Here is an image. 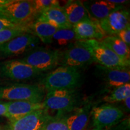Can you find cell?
Here are the masks:
<instances>
[{"mask_svg": "<svg viewBox=\"0 0 130 130\" xmlns=\"http://www.w3.org/2000/svg\"><path fill=\"white\" fill-rule=\"evenodd\" d=\"M100 24L105 34L116 36L118 32L130 26V13L127 9L116 10L111 12Z\"/></svg>", "mask_w": 130, "mask_h": 130, "instance_id": "obj_11", "label": "cell"}, {"mask_svg": "<svg viewBox=\"0 0 130 130\" xmlns=\"http://www.w3.org/2000/svg\"><path fill=\"white\" fill-rule=\"evenodd\" d=\"M45 108L56 110L59 114L72 111L77 104V98L73 89H57L48 91L43 101Z\"/></svg>", "mask_w": 130, "mask_h": 130, "instance_id": "obj_6", "label": "cell"}, {"mask_svg": "<svg viewBox=\"0 0 130 130\" xmlns=\"http://www.w3.org/2000/svg\"><path fill=\"white\" fill-rule=\"evenodd\" d=\"M109 2L113 3V4L117 5H122L124 4H127L129 2V1H126V0H108Z\"/></svg>", "mask_w": 130, "mask_h": 130, "instance_id": "obj_31", "label": "cell"}, {"mask_svg": "<svg viewBox=\"0 0 130 130\" xmlns=\"http://www.w3.org/2000/svg\"><path fill=\"white\" fill-rule=\"evenodd\" d=\"M44 108L43 102H39L31 101H8L7 110L5 117L10 122H13L37 110Z\"/></svg>", "mask_w": 130, "mask_h": 130, "instance_id": "obj_15", "label": "cell"}, {"mask_svg": "<svg viewBox=\"0 0 130 130\" xmlns=\"http://www.w3.org/2000/svg\"><path fill=\"white\" fill-rule=\"evenodd\" d=\"M32 1L37 15L49 8L60 6V1L57 0H35Z\"/></svg>", "mask_w": 130, "mask_h": 130, "instance_id": "obj_26", "label": "cell"}, {"mask_svg": "<svg viewBox=\"0 0 130 130\" xmlns=\"http://www.w3.org/2000/svg\"><path fill=\"white\" fill-rule=\"evenodd\" d=\"M37 21L51 24L58 29H70L72 26L68 22L63 7H54L42 12L38 15Z\"/></svg>", "mask_w": 130, "mask_h": 130, "instance_id": "obj_17", "label": "cell"}, {"mask_svg": "<svg viewBox=\"0 0 130 130\" xmlns=\"http://www.w3.org/2000/svg\"><path fill=\"white\" fill-rule=\"evenodd\" d=\"M40 73L21 60L0 62V77L11 80H28L37 77Z\"/></svg>", "mask_w": 130, "mask_h": 130, "instance_id": "obj_7", "label": "cell"}, {"mask_svg": "<svg viewBox=\"0 0 130 130\" xmlns=\"http://www.w3.org/2000/svg\"><path fill=\"white\" fill-rule=\"evenodd\" d=\"M123 105L125 107L126 111H129L130 110V96L126 98L125 100L123 101Z\"/></svg>", "mask_w": 130, "mask_h": 130, "instance_id": "obj_30", "label": "cell"}, {"mask_svg": "<svg viewBox=\"0 0 130 130\" xmlns=\"http://www.w3.org/2000/svg\"><path fill=\"white\" fill-rule=\"evenodd\" d=\"M62 58V53L58 50L45 47H35L20 59L39 72L54 69Z\"/></svg>", "mask_w": 130, "mask_h": 130, "instance_id": "obj_3", "label": "cell"}, {"mask_svg": "<svg viewBox=\"0 0 130 130\" xmlns=\"http://www.w3.org/2000/svg\"><path fill=\"white\" fill-rule=\"evenodd\" d=\"M96 71L100 78L108 87L116 88L126 83H129V68H105L97 66Z\"/></svg>", "mask_w": 130, "mask_h": 130, "instance_id": "obj_12", "label": "cell"}, {"mask_svg": "<svg viewBox=\"0 0 130 130\" xmlns=\"http://www.w3.org/2000/svg\"><path fill=\"white\" fill-rule=\"evenodd\" d=\"M93 126L96 128H103L113 126L121 121L124 113L121 108L111 104L102 105L91 109Z\"/></svg>", "mask_w": 130, "mask_h": 130, "instance_id": "obj_8", "label": "cell"}, {"mask_svg": "<svg viewBox=\"0 0 130 130\" xmlns=\"http://www.w3.org/2000/svg\"><path fill=\"white\" fill-rule=\"evenodd\" d=\"M91 104H88L77 108L69 116H65L69 130H84L88 124Z\"/></svg>", "mask_w": 130, "mask_h": 130, "instance_id": "obj_18", "label": "cell"}, {"mask_svg": "<svg viewBox=\"0 0 130 130\" xmlns=\"http://www.w3.org/2000/svg\"><path fill=\"white\" fill-rule=\"evenodd\" d=\"M0 13L17 25H30L29 23L37 16L33 1L10 0L0 7Z\"/></svg>", "mask_w": 130, "mask_h": 130, "instance_id": "obj_4", "label": "cell"}, {"mask_svg": "<svg viewBox=\"0 0 130 130\" xmlns=\"http://www.w3.org/2000/svg\"><path fill=\"white\" fill-rule=\"evenodd\" d=\"M81 78L78 68L61 66L47 74L40 85L47 92L57 89H74L79 86Z\"/></svg>", "mask_w": 130, "mask_h": 130, "instance_id": "obj_1", "label": "cell"}, {"mask_svg": "<svg viewBox=\"0 0 130 130\" xmlns=\"http://www.w3.org/2000/svg\"><path fill=\"white\" fill-rule=\"evenodd\" d=\"M9 1L10 0H0V7L7 4V3L9 2Z\"/></svg>", "mask_w": 130, "mask_h": 130, "instance_id": "obj_32", "label": "cell"}, {"mask_svg": "<svg viewBox=\"0 0 130 130\" xmlns=\"http://www.w3.org/2000/svg\"><path fill=\"white\" fill-rule=\"evenodd\" d=\"M76 40L75 32L72 28L70 29H58L53 36V43L59 46H66L74 43Z\"/></svg>", "mask_w": 130, "mask_h": 130, "instance_id": "obj_25", "label": "cell"}, {"mask_svg": "<svg viewBox=\"0 0 130 130\" xmlns=\"http://www.w3.org/2000/svg\"><path fill=\"white\" fill-rule=\"evenodd\" d=\"M50 114L42 109L31 113L16 121L10 122L11 130H42V126Z\"/></svg>", "mask_w": 130, "mask_h": 130, "instance_id": "obj_14", "label": "cell"}, {"mask_svg": "<svg viewBox=\"0 0 130 130\" xmlns=\"http://www.w3.org/2000/svg\"><path fill=\"white\" fill-rule=\"evenodd\" d=\"M92 130H103V129H99V128H93V129H92Z\"/></svg>", "mask_w": 130, "mask_h": 130, "instance_id": "obj_35", "label": "cell"}, {"mask_svg": "<svg viewBox=\"0 0 130 130\" xmlns=\"http://www.w3.org/2000/svg\"><path fill=\"white\" fill-rule=\"evenodd\" d=\"M90 18L98 21L104 19L116 10L123 9L122 5H117L109 2L108 0L82 1Z\"/></svg>", "mask_w": 130, "mask_h": 130, "instance_id": "obj_16", "label": "cell"}, {"mask_svg": "<svg viewBox=\"0 0 130 130\" xmlns=\"http://www.w3.org/2000/svg\"><path fill=\"white\" fill-rule=\"evenodd\" d=\"M61 60L63 66L78 68L90 64L93 59L83 42L75 41L69 45L64 53H62Z\"/></svg>", "mask_w": 130, "mask_h": 130, "instance_id": "obj_9", "label": "cell"}, {"mask_svg": "<svg viewBox=\"0 0 130 130\" xmlns=\"http://www.w3.org/2000/svg\"><path fill=\"white\" fill-rule=\"evenodd\" d=\"M17 26L19 25L12 23L7 18H6L4 16L0 13V31L7 28H13V27H17Z\"/></svg>", "mask_w": 130, "mask_h": 130, "instance_id": "obj_28", "label": "cell"}, {"mask_svg": "<svg viewBox=\"0 0 130 130\" xmlns=\"http://www.w3.org/2000/svg\"><path fill=\"white\" fill-rule=\"evenodd\" d=\"M42 130H69L65 116L59 113L55 116L49 115L42 126Z\"/></svg>", "mask_w": 130, "mask_h": 130, "instance_id": "obj_24", "label": "cell"}, {"mask_svg": "<svg viewBox=\"0 0 130 130\" xmlns=\"http://www.w3.org/2000/svg\"><path fill=\"white\" fill-rule=\"evenodd\" d=\"M1 130H11L10 129V125L9 123L7 125H4V126H3V128H2V129Z\"/></svg>", "mask_w": 130, "mask_h": 130, "instance_id": "obj_33", "label": "cell"}, {"mask_svg": "<svg viewBox=\"0 0 130 130\" xmlns=\"http://www.w3.org/2000/svg\"><path fill=\"white\" fill-rule=\"evenodd\" d=\"M8 107V101L5 102L0 100V118L6 116Z\"/></svg>", "mask_w": 130, "mask_h": 130, "instance_id": "obj_29", "label": "cell"}, {"mask_svg": "<svg viewBox=\"0 0 130 130\" xmlns=\"http://www.w3.org/2000/svg\"><path fill=\"white\" fill-rule=\"evenodd\" d=\"M82 42L90 52L93 61L100 66L105 68H129L130 60L119 57L100 41L90 39Z\"/></svg>", "mask_w": 130, "mask_h": 130, "instance_id": "obj_5", "label": "cell"}, {"mask_svg": "<svg viewBox=\"0 0 130 130\" xmlns=\"http://www.w3.org/2000/svg\"><path fill=\"white\" fill-rule=\"evenodd\" d=\"M100 42L119 57L123 59L130 60L129 46L116 36H108L104 37Z\"/></svg>", "mask_w": 130, "mask_h": 130, "instance_id": "obj_20", "label": "cell"}, {"mask_svg": "<svg viewBox=\"0 0 130 130\" xmlns=\"http://www.w3.org/2000/svg\"><path fill=\"white\" fill-rule=\"evenodd\" d=\"M68 22L72 26L81 21L90 18L82 1H70L63 7Z\"/></svg>", "mask_w": 130, "mask_h": 130, "instance_id": "obj_19", "label": "cell"}, {"mask_svg": "<svg viewBox=\"0 0 130 130\" xmlns=\"http://www.w3.org/2000/svg\"><path fill=\"white\" fill-rule=\"evenodd\" d=\"M36 36L45 44L53 43V36L58 28L45 22L37 21L31 25Z\"/></svg>", "mask_w": 130, "mask_h": 130, "instance_id": "obj_21", "label": "cell"}, {"mask_svg": "<svg viewBox=\"0 0 130 130\" xmlns=\"http://www.w3.org/2000/svg\"><path fill=\"white\" fill-rule=\"evenodd\" d=\"M45 89L40 85L24 83L0 84V100L43 102Z\"/></svg>", "mask_w": 130, "mask_h": 130, "instance_id": "obj_2", "label": "cell"}, {"mask_svg": "<svg viewBox=\"0 0 130 130\" xmlns=\"http://www.w3.org/2000/svg\"><path fill=\"white\" fill-rule=\"evenodd\" d=\"M121 40L125 43L128 46L130 45V26L128 27L124 30L118 32L116 35Z\"/></svg>", "mask_w": 130, "mask_h": 130, "instance_id": "obj_27", "label": "cell"}, {"mask_svg": "<svg viewBox=\"0 0 130 130\" xmlns=\"http://www.w3.org/2000/svg\"><path fill=\"white\" fill-rule=\"evenodd\" d=\"M130 96V83H126L115 88L110 93L103 98L107 103L122 102L126 98Z\"/></svg>", "mask_w": 130, "mask_h": 130, "instance_id": "obj_22", "label": "cell"}, {"mask_svg": "<svg viewBox=\"0 0 130 130\" xmlns=\"http://www.w3.org/2000/svg\"><path fill=\"white\" fill-rule=\"evenodd\" d=\"M29 27L30 25H19L0 31V45L25 33L31 32Z\"/></svg>", "mask_w": 130, "mask_h": 130, "instance_id": "obj_23", "label": "cell"}, {"mask_svg": "<svg viewBox=\"0 0 130 130\" xmlns=\"http://www.w3.org/2000/svg\"><path fill=\"white\" fill-rule=\"evenodd\" d=\"M77 41L94 39L100 41L105 37V33L100 22L91 18L83 20L72 26Z\"/></svg>", "mask_w": 130, "mask_h": 130, "instance_id": "obj_13", "label": "cell"}, {"mask_svg": "<svg viewBox=\"0 0 130 130\" xmlns=\"http://www.w3.org/2000/svg\"><path fill=\"white\" fill-rule=\"evenodd\" d=\"M39 39L31 32H27L0 45V58L19 56L39 43Z\"/></svg>", "mask_w": 130, "mask_h": 130, "instance_id": "obj_10", "label": "cell"}, {"mask_svg": "<svg viewBox=\"0 0 130 130\" xmlns=\"http://www.w3.org/2000/svg\"><path fill=\"white\" fill-rule=\"evenodd\" d=\"M4 125H2V124H1V123H0V130L2 129V128H3Z\"/></svg>", "mask_w": 130, "mask_h": 130, "instance_id": "obj_34", "label": "cell"}]
</instances>
